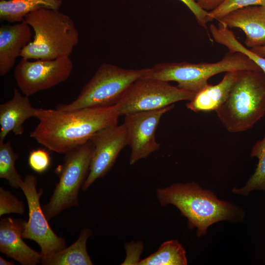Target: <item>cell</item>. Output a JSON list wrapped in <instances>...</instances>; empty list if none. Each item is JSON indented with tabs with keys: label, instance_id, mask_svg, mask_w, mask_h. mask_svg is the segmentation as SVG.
<instances>
[{
	"label": "cell",
	"instance_id": "cell-5",
	"mask_svg": "<svg viewBox=\"0 0 265 265\" xmlns=\"http://www.w3.org/2000/svg\"><path fill=\"white\" fill-rule=\"evenodd\" d=\"M241 70H262L245 54L228 51L221 60L214 63H158L148 68L142 78L175 81L179 87L196 93L208 84V80L213 76Z\"/></svg>",
	"mask_w": 265,
	"mask_h": 265
},
{
	"label": "cell",
	"instance_id": "cell-19",
	"mask_svg": "<svg viewBox=\"0 0 265 265\" xmlns=\"http://www.w3.org/2000/svg\"><path fill=\"white\" fill-rule=\"evenodd\" d=\"M62 0H2L0 19L10 23H20L28 14L42 8L58 10Z\"/></svg>",
	"mask_w": 265,
	"mask_h": 265
},
{
	"label": "cell",
	"instance_id": "cell-17",
	"mask_svg": "<svg viewBox=\"0 0 265 265\" xmlns=\"http://www.w3.org/2000/svg\"><path fill=\"white\" fill-rule=\"evenodd\" d=\"M238 71L226 72L217 84H208L186 103L187 108L195 112L216 111L225 102L235 81Z\"/></svg>",
	"mask_w": 265,
	"mask_h": 265
},
{
	"label": "cell",
	"instance_id": "cell-7",
	"mask_svg": "<svg viewBox=\"0 0 265 265\" xmlns=\"http://www.w3.org/2000/svg\"><path fill=\"white\" fill-rule=\"evenodd\" d=\"M93 149L89 140L65 154L63 163L55 170L59 181L49 202L42 207L48 220L64 210L79 206V193L89 172Z\"/></svg>",
	"mask_w": 265,
	"mask_h": 265
},
{
	"label": "cell",
	"instance_id": "cell-25",
	"mask_svg": "<svg viewBox=\"0 0 265 265\" xmlns=\"http://www.w3.org/2000/svg\"><path fill=\"white\" fill-rule=\"evenodd\" d=\"M25 212V206L23 201H20L11 192L0 187V216L14 213L22 215Z\"/></svg>",
	"mask_w": 265,
	"mask_h": 265
},
{
	"label": "cell",
	"instance_id": "cell-30",
	"mask_svg": "<svg viewBox=\"0 0 265 265\" xmlns=\"http://www.w3.org/2000/svg\"><path fill=\"white\" fill-rule=\"evenodd\" d=\"M0 265H15L13 262H9L1 257H0Z\"/></svg>",
	"mask_w": 265,
	"mask_h": 265
},
{
	"label": "cell",
	"instance_id": "cell-2",
	"mask_svg": "<svg viewBox=\"0 0 265 265\" xmlns=\"http://www.w3.org/2000/svg\"><path fill=\"white\" fill-rule=\"evenodd\" d=\"M156 196L161 206H175L187 218L188 228L197 229L198 237L205 235L209 227L214 223L238 221L244 216L241 209L218 199L212 191L203 189L194 182L158 188Z\"/></svg>",
	"mask_w": 265,
	"mask_h": 265
},
{
	"label": "cell",
	"instance_id": "cell-21",
	"mask_svg": "<svg viewBox=\"0 0 265 265\" xmlns=\"http://www.w3.org/2000/svg\"><path fill=\"white\" fill-rule=\"evenodd\" d=\"M250 157L258 158L257 167L243 187L233 189L232 191L236 194L246 196L254 190H265V135L253 146Z\"/></svg>",
	"mask_w": 265,
	"mask_h": 265
},
{
	"label": "cell",
	"instance_id": "cell-12",
	"mask_svg": "<svg viewBox=\"0 0 265 265\" xmlns=\"http://www.w3.org/2000/svg\"><path fill=\"white\" fill-rule=\"evenodd\" d=\"M90 140L94 149L89 172L82 188L84 191L109 172L121 151L128 145L127 132L124 124L102 129Z\"/></svg>",
	"mask_w": 265,
	"mask_h": 265
},
{
	"label": "cell",
	"instance_id": "cell-20",
	"mask_svg": "<svg viewBox=\"0 0 265 265\" xmlns=\"http://www.w3.org/2000/svg\"><path fill=\"white\" fill-rule=\"evenodd\" d=\"M186 252L177 239L163 242L158 249L149 256L140 260L138 265H186Z\"/></svg>",
	"mask_w": 265,
	"mask_h": 265
},
{
	"label": "cell",
	"instance_id": "cell-15",
	"mask_svg": "<svg viewBox=\"0 0 265 265\" xmlns=\"http://www.w3.org/2000/svg\"><path fill=\"white\" fill-rule=\"evenodd\" d=\"M31 27L23 21L0 27V75H6L21 56L23 49L30 41Z\"/></svg>",
	"mask_w": 265,
	"mask_h": 265
},
{
	"label": "cell",
	"instance_id": "cell-11",
	"mask_svg": "<svg viewBox=\"0 0 265 265\" xmlns=\"http://www.w3.org/2000/svg\"><path fill=\"white\" fill-rule=\"evenodd\" d=\"M174 107L171 105L151 111H141L125 115L124 124L126 128L128 145L131 149L130 165L148 157L159 149L156 132L162 116Z\"/></svg>",
	"mask_w": 265,
	"mask_h": 265
},
{
	"label": "cell",
	"instance_id": "cell-8",
	"mask_svg": "<svg viewBox=\"0 0 265 265\" xmlns=\"http://www.w3.org/2000/svg\"><path fill=\"white\" fill-rule=\"evenodd\" d=\"M195 93L169 82L141 78L133 82L116 104L120 115L161 109L182 101H190Z\"/></svg>",
	"mask_w": 265,
	"mask_h": 265
},
{
	"label": "cell",
	"instance_id": "cell-9",
	"mask_svg": "<svg viewBox=\"0 0 265 265\" xmlns=\"http://www.w3.org/2000/svg\"><path fill=\"white\" fill-rule=\"evenodd\" d=\"M73 68L69 56L35 61L22 57L15 67L14 76L23 94L29 97L65 81Z\"/></svg>",
	"mask_w": 265,
	"mask_h": 265
},
{
	"label": "cell",
	"instance_id": "cell-29",
	"mask_svg": "<svg viewBox=\"0 0 265 265\" xmlns=\"http://www.w3.org/2000/svg\"><path fill=\"white\" fill-rule=\"evenodd\" d=\"M250 50L257 54L265 57V46L258 47L250 49Z\"/></svg>",
	"mask_w": 265,
	"mask_h": 265
},
{
	"label": "cell",
	"instance_id": "cell-3",
	"mask_svg": "<svg viewBox=\"0 0 265 265\" xmlns=\"http://www.w3.org/2000/svg\"><path fill=\"white\" fill-rule=\"evenodd\" d=\"M24 21L34 35L23 49L22 58L52 60L68 57L79 43V34L74 21L57 9L40 8L26 15Z\"/></svg>",
	"mask_w": 265,
	"mask_h": 265
},
{
	"label": "cell",
	"instance_id": "cell-6",
	"mask_svg": "<svg viewBox=\"0 0 265 265\" xmlns=\"http://www.w3.org/2000/svg\"><path fill=\"white\" fill-rule=\"evenodd\" d=\"M147 70L127 69L109 63H103L83 86L75 100L69 104L57 105L55 108L71 111L115 105L132 84L142 78Z\"/></svg>",
	"mask_w": 265,
	"mask_h": 265
},
{
	"label": "cell",
	"instance_id": "cell-23",
	"mask_svg": "<svg viewBox=\"0 0 265 265\" xmlns=\"http://www.w3.org/2000/svg\"><path fill=\"white\" fill-rule=\"evenodd\" d=\"M214 40L227 47L231 52H240L245 54L253 60L265 74V57L257 54L243 45L228 27L223 26L219 28L214 34Z\"/></svg>",
	"mask_w": 265,
	"mask_h": 265
},
{
	"label": "cell",
	"instance_id": "cell-26",
	"mask_svg": "<svg viewBox=\"0 0 265 265\" xmlns=\"http://www.w3.org/2000/svg\"><path fill=\"white\" fill-rule=\"evenodd\" d=\"M51 162L50 154L45 149H37L30 152L28 162L34 172L39 174L45 172L50 167Z\"/></svg>",
	"mask_w": 265,
	"mask_h": 265
},
{
	"label": "cell",
	"instance_id": "cell-16",
	"mask_svg": "<svg viewBox=\"0 0 265 265\" xmlns=\"http://www.w3.org/2000/svg\"><path fill=\"white\" fill-rule=\"evenodd\" d=\"M36 110L28 96H23L15 87L13 97L0 105V140L4 141L10 132L15 135L22 134L24 123L29 118L35 117Z\"/></svg>",
	"mask_w": 265,
	"mask_h": 265
},
{
	"label": "cell",
	"instance_id": "cell-24",
	"mask_svg": "<svg viewBox=\"0 0 265 265\" xmlns=\"http://www.w3.org/2000/svg\"><path fill=\"white\" fill-rule=\"evenodd\" d=\"M254 5L265 6V0H224L217 8L209 12L207 21H218L233 11Z\"/></svg>",
	"mask_w": 265,
	"mask_h": 265
},
{
	"label": "cell",
	"instance_id": "cell-14",
	"mask_svg": "<svg viewBox=\"0 0 265 265\" xmlns=\"http://www.w3.org/2000/svg\"><path fill=\"white\" fill-rule=\"evenodd\" d=\"M218 22L228 27L241 29L244 43L251 49L265 46V6H250L228 14Z\"/></svg>",
	"mask_w": 265,
	"mask_h": 265
},
{
	"label": "cell",
	"instance_id": "cell-10",
	"mask_svg": "<svg viewBox=\"0 0 265 265\" xmlns=\"http://www.w3.org/2000/svg\"><path fill=\"white\" fill-rule=\"evenodd\" d=\"M37 184L36 177L28 174L20 186L28 207V219L26 222L23 237L37 243L40 248V253L43 257H46L67 246L65 239L58 236L48 223L40 202L43 190L40 188L37 190Z\"/></svg>",
	"mask_w": 265,
	"mask_h": 265
},
{
	"label": "cell",
	"instance_id": "cell-4",
	"mask_svg": "<svg viewBox=\"0 0 265 265\" xmlns=\"http://www.w3.org/2000/svg\"><path fill=\"white\" fill-rule=\"evenodd\" d=\"M231 132L251 129L265 114V74L261 71L241 70L225 102L215 111Z\"/></svg>",
	"mask_w": 265,
	"mask_h": 265
},
{
	"label": "cell",
	"instance_id": "cell-22",
	"mask_svg": "<svg viewBox=\"0 0 265 265\" xmlns=\"http://www.w3.org/2000/svg\"><path fill=\"white\" fill-rule=\"evenodd\" d=\"M18 157L10 141L0 140V178L7 180L9 186L15 189L20 188L24 180L15 166Z\"/></svg>",
	"mask_w": 265,
	"mask_h": 265
},
{
	"label": "cell",
	"instance_id": "cell-28",
	"mask_svg": "<svg viewBox=\"0 0 265 265\" xmlns=\"http://www.w3.org/2000/svg\"><path fill=\"white\" fill-rule=\"evenodd\" d=\"M224 0H195L203 10L210 12L217 8Z\"/></svg>",
	"mask_w": 265,
	"mask_h": 265
},
{
	"label": "cell",
	"instance_id": "cell-1",
	"mask_svg": "<svg viewBox=\"0 0 265 265\" xmlns=\"http://www.w3.org/2000/svg\"><path fill=\"white\" fill-rule=\"evenodd\" d=\"M120 116L117 105L71 111L37 108L39 123L29 136L48 150L65 154L99 131L117 125Z\"/></svg>",
	"mask_w": 265,
	"mask_h": 265
},
{
	"label": "cell",
	"instance_id": "cell-31",
	"mask_svg": "<svg viewBox=\"0 0 265 265\" xmlns=\"http://www.w3.org/2000/svg\"></svg>",
	"mask_w": 265,
	"mask_h": 265
},
{
	"label": "cell",
	"instance_id": "cell-18",
	"mask_svg": "<svg viewBox=\"0 0 265 265\" xmlns=\"http://www.w3.org/2000/svg\"><path fill=\"white\" fill-rule=\"evenodd\" d=\"M92 231L88 228H83L77 240L68 247L43 257V265H92L93 263L88 253L86 243L92 235Z\"/></svg>",
	"mask_w": 265,
	"mask_h": 265
},
{
	"label": "cell",
	"instance_id": "cell-13",
	"mask_svg": "<svg viewBox=\"0 0 265 265\" xmlns=\"http://www.w3.org/2000/svg\"><path fill=\"white\" fill-rule=\"evenodd\" d=\"M26 221L5 217L0 221V252L22 265L41 264L42 255L23 240Z\"/></svg>",
	"mask_w": 265,
	"mask_h": 265
},
{
	"label": "cell",
	"instance_id": "cell-27",
	"mask_svg": "<svg viewBox=\"0 0 265 265\" xmlns=\"http://www.w3.org/2000/svg\"><path fill=\"white\" fill-rule=\"evenodd\" d=\"M184 3L194 15L198 23L204 28H207V16L209 12L202 9L195 0H180Z\"/></svg>",
	"mask_w": 265,
	"mask_h": 265
}]
</instances>
